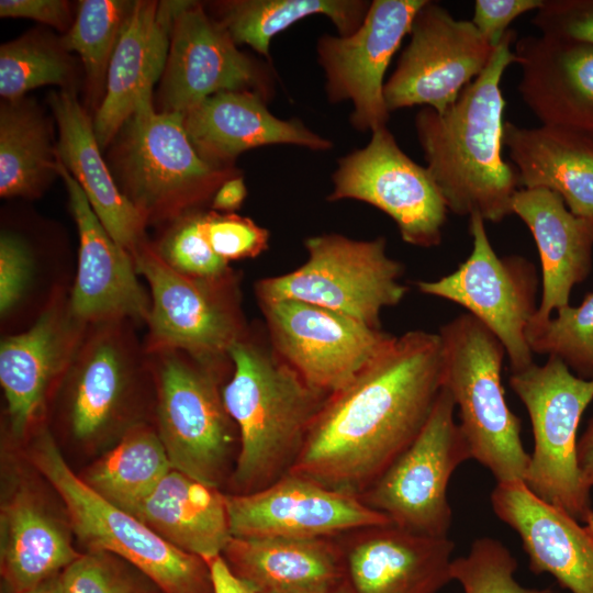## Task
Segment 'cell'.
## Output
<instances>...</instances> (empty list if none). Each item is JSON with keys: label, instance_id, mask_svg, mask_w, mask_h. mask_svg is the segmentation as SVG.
I'll use <instances>...</instances> for the list:
<instances>
[{"label": "cell", "instance_id": "1", "mask_svg": "<svg viewBox=\"0 0 593 593\" xmlns=\"http://www.w3.org/2000/svg\"><path fill=\"white\" fill-rule=\"evenodd\" d=\"M441 388L439 334L394 337L328 395L290 472L359 496L417 437Z\"/></svg>", "mask_w": 593, "mask_h": 593}, {"label": "cell", "instance_id": "2", "mask_svg": "<svg viewBox=\"0 0 593 593\" xmlns=\"http://www.w3.org/2000/svg\"><path fill=\"white\" fill-rule=\"evenodd\" d=\"M510 30L495 47L485 69L445 111L424 107L415 115L417 141L426 168L448 211L499 223L513 214L512 200L519 189L517 174L502 156L505 99L501 80L517 63Z\"/></svg>", "mask_w": 593, "mask_h": 593}, {"label": "cell", "instance_id": "3", "mask_svg": "<svg viewBox=\"0 0 593 593\" xmlns=\"http://www.w3.org/2000/svg\"><path fill=\"white\" fill-rule=\"evenodd\" d=\"M230 358L232 376L221 393L239 440L230 481L233 493L245 494L290 472L328 395L248 332L232 346Z\"/></svg>", "mask_w": 593, "mask_h": 593}, {"label": "cell", "instance_id": "4", "mask_svg": "<svg viewBox=\"0 0 593 593\" xmlns=\"http://www.w3.org/2000/svg\"><path fill=\"white\" fill-rule=\"evenodd\" d=\"M443 387L459 410V427L472 459L497 483L524 481L530 455L524 449L522 424L508 407L502 384L505 349L495 335L469 313L439 332Z\"/></svg>", "mask_w": 593, "mask_h": 593}, {"label": "cell", "instance_id": "5", "mask_svg": "<svg viewBox=\"0 0 593 593\" xmlns=\"http://www.w3.org/2000/svg\"><path fill=\"white\" fill-rule=\"evenodd\" d=\"M32 460L60 496L74 532L91 550L120 556L164 593H213L206 561L169 544L94 491L70 469L47 429L37 435Z\"/></svg>", "mask_w": 593, "mask_h": 593}, {"label": "cell", "instance_id": "6", "mask_svg": "<svg viewBox=\"0 0 593 593\" xmlns=\"http://www.w3.org/2000/svg\"><path fill=\"white\" fill-rule=\"evenodd\" d=\"M510 385L529 415L534 449L523 483L538 499L593 527L591 488L578 465L577 432L593 400V378L558 358L512 372Z\"/></svg>", "mask_w": 593, "mask_h": 593}, {"label": "cell", "instance_id": "7", "mask_svg": "<svg viewBox=\"0 0 593 593\" xmlns=\"http://www.w3.org/2000/svg\"><path fill=\"white\" fill-rule=\"evenodd\" d=\"M132 257L152 300L146 351L180 350L221 377L232 370L230 350L247 332L234 272L217 279L181 275L148 242Z\"/></svg>", "mask_w": 593, "mask_h": 593}, {"label": "cell", "instance_id": "8", "mask_svg": "<svg viewBox=\"0 0 593 593\" xmlns=\"http://www.w3.org/2000/svg\"><path fill=\"white\" fill-rule=\"evenodd\" d=\"M306 261L286 275L256 284L259 303L295 300L325 307L379 328L383 309L407 292L402 266L387 253V240L323 234L304 242Z\"/></svg>", "mask_w": 593, "mask_h": 593}, {"label": "cell", "instance_id": "9", "mask_svg": "<svg viewBox=\"0 0 593 593\" xmlns=\"http://www.w3.org/2000/svg\"><path fill=\"white\" fill-rule=\"evenodd\" d=\"M123 127L122 191L147 224L198 210L224 181L239 175L200 157L186 133L183 113L150 109L134 114Z\"/></svg>", "mask_w": 593, "mask_h": 593}, {"label": "cell", "instance_id": "10", "mask_svg": "<svg viewBox=\"0 0 593 593\" xmlns=\"http://www.w3.org/2000/svg\"><path fill=\"white\" fill-rule=\"evenodd\" d=\"M148 356L157 395V433L171 468L219 488L237 432L219 389L221 376L180 350Z\"/></svg>", "mask_w": 593, "mask_h": 593}, {"label": "cell", "instance_id": "11", "mask_svg": "<svg viewBox=\"0 0 593 593\" xmlns=\"http://www.w3.org/2000/svg\"><path fill=\"white\" fill-rule=\"evenodd\" d=\"M456 404L441 388L433 411L411 445L359 495L405 530L448 537L452 513L447 489L454 471L472 459L455 421Z\"/></svg>", "mask_w": 593, "mask_h": 593}, {"label": "cell", "instance_id": "12", "mask_svg": "<svg viewBox=\"0 0 593 593\" xmlns=\"http://www.w3.org/2000/svg\"><path fill=\"white\" fill-rule=\"evenodd\" d=\"M469 257L454 272L416 286L424 294L465 307L501 342L512 372L521 371L534 363L526 328L538 306L536 269L522 256L499 257L479 213L469 216Z\"/></svg>", "mask_w": 593, "mask_h": 593}, {"label": "cell", "instance_id": "13", "mask_svg": "<svg viewBox=\"0 0 593 593\" xmlns=\"http://www.w3.org/2000/svg\"><path fill=\"white\" fill-rule=\"evenodd\" d=\"M332 179L329 201L369 203L394 221L405 243L440 244L446 202L427 168L400 148L387 126L372 131L365 147L342 157Z\"/></svg>", "mask_w": 593, "mask_h": 593}, {"label": "cell", "instance_id": "14", "mask_svg": "<svg viewBox=\"0 0 593 593\" xmlns=\"http://www.w3.org/2000/svg\"><path fill=\"white\" fill-rule=\"evenodd\" d=\"M409 35L384 83L389 112L414 105L445 111L485 69L495 49L471 21L455 19L429 0L416 13Z\"/></svg>", "mask_w": 593, "mask_h": 593}, {"label": "cell", "instance_id": "15", "mask_svg": "<svg viewBox=\"0 0 593 593\" xmlns=\"http://www.w3.org/2000/svg\"><path fill=\"white\" fill-rule=\"evenodd\" d=\"M275 353L329 395L349 384L393 340L380 328L295 300L260 303Z\"/></svg>", "mask_w": 593, "mask_h": 593}, {"label": "cell", "instance_id": "16", "mask_svg": "<svg viewBox=\"0 0 593 593\" xmlns=\"http://www.w3.org/2000/svg\"><path fill=\"white\" fill-rule=\"evenodd\" d=\"M426 1L373 0L356 32L318 38L317 60L325 75L328 101L353 103L354 128L372 132L387 126L390 112L383 96V78Z\"/></svg>", "mask_w": 593, "mask_h": 593}, {"label": "cell", "instance_id": "17", "mask_svg": "<svg viewBox=\"0 0 593 593\" xmlns=\"http://www.w3.org/2000/svg\"><path fill=\"white\" fill-rule=\"evenodd\" d=\"M273 85L269 65L239 51L202 4L184 2L172 23L163 74L165 111L186 113L224 91H249L269 102Z\"/></svg>", "mask_w": 593, "mask_h": 593}, {"label": "cell", "instance_id": "18", "mask_svg": "<svg viewBox=\"0 0 593 593\" xmlns=\"http://www.w3.org/2000/svg\"><path fill=\"white\" fill-rule=\"evenodd\" d=\"M225 499L232 536L239 538H335L392 523L358 495L291 472L259 491Z\"/></svg>", "mask_w": 593, "mask_h": 593}, {"label": "cell", "instance_id": "19", "mask_svg": "<svg viewBox=\"0 0 593 593\" xmlns=\"http://www.w3.org/2000/svg\"><path fill=\"white\" fill-rule=\"evenodd\" d=\"M88 325L71 311L69 292L55 288L33 324L1 339L0 383L10 430L24 437L43 414L83 339Z\"/></svg>", "mask_w": 593, "mask_h": 593}, {"label": "cell", "instance_id": "20", "mask_svg": "<svg viewBox=\"0 0 593 593\" xmlns=\"http://www.w3.org/2000/svg\"><path fill=\"white\" fill-rule=\"evenodd\" d=\"M136 323L89 324L63 381L69 383L67 423L78 440L100 436L122 419L136 381L152 372Z\"/></svg>", "mask_w": 593, "mask_h": 593}, {"label": "cell", "instance_id": "21", "mask_svg": "<svg viewBox=\"0 0 593 593\" xmlns=\"http://www.w3.org/2000/svg\"><path fill=\"white\" fill-rule=\"evenodd\" d=\"M79 234L78 267L69 291L72 313L87 325L130 320L147 323L152 300L139 282L132 255L107 232L67 168L57 159Z\"/></svg>", "mask_w": 593, "mask_h": 593}, {"label": "cell", "instance_id": "22", "mask_svg": "<svg viewBox=\"0 0 593 593\" xmlns=\"http://www.w3.org/2000/svg\"><path fill=\"white\" fill-rule=\"evenodd\" d=\"M344 593H438L452 581L455 542L383 524L337 537Z\"/></svg>", "mask_w": 593, "mask_h": 593}, {"label": "cell", "instance_id": "23", "mask_svg": "<svg viewBox=\"0 0 593 593\" xmlns=\"http://www.w3.org/2000/svg\"><path fill=\"white\" fill-rule=\"evenodd\" d=\"M184 2H135L111 57L105 93L92 121L100 147L134 114L154 109L153 87L164 74L172 23Z\"/></svg>", "mask_w": 593, "mask_h": 593}, {"label": "cell", "instance_id": "24", "mask_svg": "<svg viewBox=\"0 0 593 593\" xmlns=\"http://www.w3.org/2000/svg\"><path fill=\"white\" fill-rule=\"evenodd\" d=\"M491 505L519 536L532 572L549 573L570 593H593V527L538 499L522 481L497 483Z\"/></svg>", "mask_w": 593, "mask_h": 593}, {"label": "cell", "instance_id": "25", "mask_svg": "<svg viewBox=\"0 0 593 593\" xmlns=\"http://www.w3.org/2000/svg\"><path fill=\"white\" fill-rule=\"evenodd\" d=\"M518 92L544 125L593 138V46L545 35L516 42Z\"/></svg>", "mask_w": 593, "mask_h": 593}, {"label": "cell", "instance_id": "26", "mask_svg": "<svg viewBox=\"0 0 593 593\" xmlns=\"http://www.w3.org/2000/svg\"><path fill=\"white\" fill-rule=\"evenodd\" d=\"M267 103L249 91L219 92L183 113V126L200 157L220 168H234L239 154L260 146L289 144L312 150L333 147L329 139L299 119L275 116Z\"/></svg>", "mask_w": 593, "mask_h": 593}, {"label": "cell", "instance_id": "27", "mask_svg": "<svg viewBox=\"0 0 593 593\" xmlns=\"http://www.w3.org/2000/svg\"><path fill=\"white\" fill-rule=\"evenodd\" d=\"M512 212L529 228L538 249L542 291L532 320H546L569 305L573 287L591 271L593 221L574 215L548 189H518Z\"/></svg>", "mask_w": 593, "mask_h": 593}, {"label": "cell", "instance_id": "28", "mask_svg": "<svg viewBox=\"0 0 593 593\" xmlns=\"http://www.w3.org/2000/svg\"><path fill=\"white\" fill-rule=\"evenodd\" d=\"M58 125L57 159L85 192L110 236L131 255L147 242V223L115 183L100 152L93 123L72 90L48 98Z\"/></svg>", "mask_w": 593, "mask_h": 593}, {"label": "cell", "instance_id": "29", "mask_svg": "<svg viewBox=\"0 0 593 593\" xmlns=\"http://www.w3.org/2000/svg\"><path fill=\"white\" fill-rule=\"evenodd\" d=\"M222 557L257 593L343 591V555L337 537H232Z\"/></svg>", "mask_w": 593, "mask_h": 593}, {"label": "cell", "instance_id": "30", "mask_svg": "<svg viewBox=\"0 0 593 593\" xmlns=\"http://www.w3.org/2000/svg\"><path fill=\"white\" fill-rule=\"evenodd\" d=\"M519 189H548L577 216L593 221V138L541 124L504 123Z\"/></svg>", "mask_w": 593, "mask_h": 593}, {"label": "cell", "instance_id": "31", "mask_svg": "<svg viewBox=\"0 0 593 593\" xmlns=\"http://www.w3.org/2000/svg\"><path fill=\"white\" fill-rule=\"evenodd\" d=\"M128 513L175 547L209 562L232 539L225 494L171 469Z\"/></svg>", "mask_w": 593, "mask_h": 593}, {"label": "cell", "instance_id": "32", "mask_svg": "<svg viewBox=\"0 0 593 593\" xmlns=\"http://www.w3.org/2000/svg\"><path fill=\"white\" fill-rule=\"evenodd\" d=\"M79 555L57 521L20 490L1 510V571L12 593H26L59 574Z\"/></svg>", "mask_w": 593, "mask_h": 593}, {"label": "cell", "instance_id": "33", "mask_svg": "<svg viewBox=\"0 0 593 593\" xmlns=\"http://www.w3.org/2000/svg\"><path fill=\"white\" fill-rule=\"evenodd\" d=\"M365 0H232L216 3V19L236 45L246 44L265 58L272 37L306 16H327L340 36L362 24L370 7Z\"/></svg>", "mask_w": 593, "mask_h": 593}, {"label": "cell", "instance_id": "34", "mask_svg": "<svg viewBox=\"0 0 593 593\" xmlns=\"http://www.w3.org/2000/svg\"><path fill=\"white\" fill-rule=\"evenodd\" d=\"M56 149L30 101L5 100L0 110V195L33 198L56 172Z\"/></svg>", "mask_w": 593, "mask_h": 593}, {"label": "cell", "instance_id": "35", "mask_svg": "<svg viewBox=\"0 0 593 593\" xmlns=\"http://www.w3.org/2000/svg\"><path fill=\"white\" fill-rule=\"evenodd\" d=\"M157 430L139 424L88 471L86 482L100 495L127 510L146 496L171 470Z\"/></svg>", "mask_w": 593, "mask_h": 593}, {"label": "cell", "instance_id": "36", "mask_svg": "<svg viewBox=\"0 0 593 593\" xmlns=\"http://www.w3.org/2000/svg\"><path fill=\"white\" fill-rule=\"evenodd\" d=\"M136 1H80L75 22L61 38V48L81 57L91 87L107 79L111 57Z\"/></svg>", "mask_w": 593, "mask_h": 593}, {"label": "cell", "instance_id": "37", "mask_svg": "<svg viewBox=\"0 0 593 593\" xmlns=\"http://www.w3.org/2000/svg\"><path fill=\"white\" fill-rule=\"evenodd\" d=\"M556 316L530 320L526 339L533 354L563 361L578 377L593 378V292L580 305L558 310Z\"/></svg>", "mask_w": 593, "mask_h": 593}, {"label": "cell", "instance_id": "38", "mask_svg": "<svg viewBox=\"0 0 593 593\" xmlns=\"http://www.w3.org/2000/svg\"><path fill=\"white\" fill-rule=\"evenodd\" d=\"M70 74L65 55L42 40L30 36L1 45L0 94L5 100L21 99L44 85H64Z\"/></svg>", "mask_w": 593, "mask_h": 593}, {"label": "cell", "instance_id": "39", "mask_svg": "<svg viewBox=\"0 0 593 593\" xmlns=\"http://www.w3.org/2000/svg\"><path fill=\"white\" fill-rule=\"evenodd\" d=\"M161 260L175 271L201 279H217L233 270L212 249L204 232V212H188L169 222L157 244Z\"/></svg>", "mask_w": 593, "mask_h": 593}, {"label": "cell", "instance_id": "40", "mask_svg": "<svg viewBox=\"0 0 593 593\" xmlns=\"http://www.w3.org/2000/svg\"><path fill=\"white\" fill-rule=\"evenodd\" d=\"M517 561L497 539H475L466 556L451 563L452 581L463 593H552L549 588H528L515 579Z\"/></svg>", "mask_w": 593, "mask_h": 593}, {"label": "cell", "instance_id": "41", "mask_svg": "<svg viewBox=\"0 0 593 593\" xmlns=\"http://www.w3.org/2000/svg\"><path fill=\"white\" fill-rule=\"evenodd\" d=\"M204 232L214 253L226 262L260 255L270 236L249 217L213 210L204 212Z\"/></svg>", "mask_w": 593, "mask_h": 593}, {"label": "cell", "instance_id": "42", "mask_svg": "<svg viewBox=\"0 0 593 593\" xmlns=\"http://www.w3.org/2000/svg\"><path fill=\"white\" fill-rule=\"evenodd\" d=\"M63 593H135L133 581L102 551L76 558L60 573Z\"/></svg>", "mask_w": 593, "mask_h": 593}, {"label": "cell", "instance_id": "43", "mask_svg": "<svg viewBox=\"0 0 593 593\" xmlns=\"http://www.w3.org/2000/svg\"><path fill=\"white\" fill-rule=\"evenodd\" d=\"M34 272V258L29 245L13 233L0 237V315L3 321L24 300Z\"/></svg>", "mask_w": 593, "mask_h": 593}, {"label": "cell", "instance_id": "44", "mask_svg": "<svg viewBox=\"0 0 593 593\" xmlns=\"http://www.w3.org/2000/svg\"><path fill=\"white\" fill-rule=\"evenodd\" d=\"M532 23L541 35L593 46V0H544Z\"/></svg>", "mask_w": 593, "mask_h": 593}, {"label": "cell", "instance_id": "45", "mask_svg": "<svg viewBox=\"0 0 593 593\" xmlns=\"http://www.w3.org/2000/svg\"><path fill=\"white\" fill-rule=\"evenodd\" d=\"M544 0H475L472 24L493 47L510 31V24L526 12L538 10Z\"/></svg>", "mask_w": 593, "mask_h": 593}, {"label": "cell", "instance_id": "46", "mask_svg": "<svg viewBox=\"0 0 593 593\" xmlns=\"http://www.w3.org/2000/svg\"><path fill=\"white\" fill-rule=\"evenodd\" d=\"M2 18H27L59 30L70 22L68 3L61 0H1Z\"/></svg>", "mask_w": 593, "mask_h": 593}, {"label": "cell", "instance_id": "47", "mask_svg": "<svg viewBox=\"0 0 593 593\" xmlns=\"http://www.w3.org/2000/svg\"><path fill=\"white\" fill-rule=\"evenodd\" d=\"M246 194L244 178L240 175L234 176L216 190L211 200V208L220 213H235L242 206Z\"/></svg>", "mask_w": 593, "mask_h": 593}, {"label": "cell", "instance_id": "48", "mask_svg": "<svg viewBox=\"0 0 593 593\" xmlns=\"http://www.w3.org/2000/svg\"><path fill=\"white\" fill-rule=\"evenodd\" d=\"M213 593H257L236 577L222 556L208 562Z\"/></svg>", "mask_w": 593, "mask_h": 593}, {"label": "cell", "instance_id": "49", "mask_svg": "<svg viewBox=\"0 0 593 593\" xmlns=\"http://www.w3.org/2000/svg\"><path fill=\"white\" fill-rule=\"evenodd\" d=\"M577 457L580 471L588 486H593V417L578 440Z\"/></svg>", "mask_w": 593, "mask_h": 593}, {"label": "cell", "instance_id": "50", "mask_svg": "<svg viewBox=\"0 0 593 593\" xmlns=\"http://www.w3.org/2000/svg\"><path fill=\"white\" fill-rule=\"evenodd\" d=\"M26 593H63L60 573L49 578Z\"/></svg>", "mask_w": 593, "mask_h": 593}, {"label": "cell", "instance_id": "51", "mask_svg": "<svg viewBox=\"0 0 593 593\" xmlns=\"http://www.w3.org/2000/svg\"><path fill=\"white\" fill-rule=\"evenodd\" d=\"M316 593H344V591L338 590V591H327V592H316Z\"/></svg>", "mask_w": 593, "mask_h": 593}, {"label": "cell", "instance_id": "52", "mask_svg": "<svg viewBox=\"0 0 593 593\" xmlns=\"http://www.w3.org/2000/svg\"><path fill=\"white\" fill-rule=\"evenodd\" d=\"M135 593H143V592H138V591H136Z\"/></svg>", "mask_w": 593, "mask_h": 593}]
</instances>
